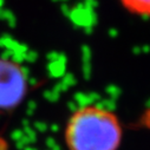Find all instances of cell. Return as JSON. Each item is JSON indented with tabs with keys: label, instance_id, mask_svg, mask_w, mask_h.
Masks as SVG:
<instances>
[{
	"label": "cell",
	"instance_id": "3957f363",
	"mask_svg": "<svg viewBox=\"0 0 150 150\" xmlns=\"http://www.w3.org/2000/svg\"><path fill=\"white\" fill-rule=\"evenodd\" d=\"M131 13L141 17H150V0H120Z\"/></svg>",
	"mask_w": 150,
	"mask_h": 150
},
{
	"label": "cell",
	"instance_id": "6da1fadb",
	"mask_svg": "<svg viewBox=\"0 0 150 150\" xmlns=\"http://www.w3.org/2000/svg\"><path fill=\"white\" fill-rule=\"evenodd\" d=\"M122 141V127L112 111L85 105L70 117L65 128L69 150H117Z\"/></svg>",
	"mask_w": 150,
	"mask_h": 150
},
{
	"label": "cell",
	"instance_id": "7a4b0ae2",
	"mask_svg": "<svg viewBox=\"0 0 150 150\" xmlns=\"http://www.w3.org/2000/svg\"><path fill=\"white\" fill-rule=\"evenodd\" d=\"M27 92V76L24 69L7 58H0V110L17 108Z\"/></svg>",
	"mask_w": 150,
	"mask_h": 150
}]
</instances>
